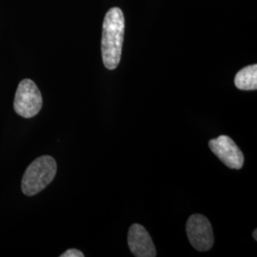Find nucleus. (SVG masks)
I'll list each match as a JSON object with an SVG mask.
<instances>
[{"mask_svg":"<svg viewBox=\"0 0 257 257\" xmlns=\"http://www.w3.org/2000/svg\"><path fill=\"white\" fill-rule=\"evenodd\" d=\"M252 236H253V238L254 240L256 241L257 240V230H253V232H252Z\"/></svg>","mask_w":257,"mask_h":257,"instance_id":"9","label":"nucleus"},{"mask_svg":"<svg viewBox=\"0 0 257 257\" xmlns=\"http://www.w3.org/2000/svg\"><path fill=\"white\" fill-rule=\"evenodd\" d=\"M61 257H84V253L82 251L76 249V248H70L66 250L64 253H62Z\"/></svg>","mask_w":257,"mask_h":257,"instance_id":"8","label":"nucleus"},{"mask_svg":"<svg viewBox=\"0 0 257 257\" xmlns=\"http://www.w3.org/2000/svg\"><path fill=\"white\" fill-rule=\"evenodd\" d=\"M211 152L230 169L239 170L244 164V155L231 138L220 136L209 142Z\"/></svg>","mask_w":257,"mask_h":257,"instance_id":"5","label":"nucleus"},{"mask_svg":"<svg viewBox=\"0 0 257 257\" xmlns=\"http://www.w3.org/2000/svg\"><path fill=\"white\" fill-rule=\"evenodd\" d=\"M235 87L242 91H255L257 89V65H249L240 70L234 78Z\"/></svg>","mask_w":257,"mask_h":257,"instance_id":"7","label":"nucleus"},{"mask_svg":"<svg viewBox=\"0 0 257 257\" xmlns=\"http://www.w3.org/2000/svg\"><path fill=\"white\" fill-rule=\"evenodd\" d=\"M42 95L37 84L31 79H23L16 92L14 108L16 112L24 117L36 116L42 108Z\"/></svg>","mask_w":257,"mask_h":257,"instance_id":"3","label":"nucleus"},{"mask_svg":"<svg viewBox=\"0 0 257 257\" xmlns=\"http://www.w3.org/2000/svg\"><path fill=\"white\" fill-rule=\"evenodd\" d=\"M187 235L193 248L200 251L211 249L214 243L213 231L210 221L202 214L190 216L186 226Z\"/></svg>","mask_w":257,"mask_h":257,"instance_id":"4","label":"nucleus"},{"mask_svg":"<svg viewBox=\"0 0 257 257\" xmlns=\"http://www.w3.org/2000/svg\"><path fill=\"white\" fill-rule=\"evenodd\" d=\"M128 245L132 253L137 257H156V249L147 230L140 224H134L128 233Z\"/></svg>","mask_w":257,"mask_h":257,"instance_id":"6","label":"nucleus"},{"mask_svg":"<svg viewBox=\"0 0 257 257\" xmlns=\"http://www.w3.org/2000/svg\"><path fill=\"white\" fill-rule=\"evenodd\" d=\"M57 165L54 157L40 156L31 163L23 175L21 189L28 196L36 195L51 183L56 175Z\"/></svg>","mask_w":257,"mask_h":257,"instance_id":"2","label":"nucleus"},{"mask_svg":"<svg viewBox=\"0 0 257 257\" xmlns=\"http://www.w3.org/2000/svg\"><path fill=\"white\" fill-rule=\"evenodd\" d=\"M124 32L125 19L123 12L117 7H113L106 14L102 29V59L108 70H114L119 65Z\"/></svg>","mask_w":257,"mask_h":257,"instance_id":"1","label":"nucleus"}]
</instances>
